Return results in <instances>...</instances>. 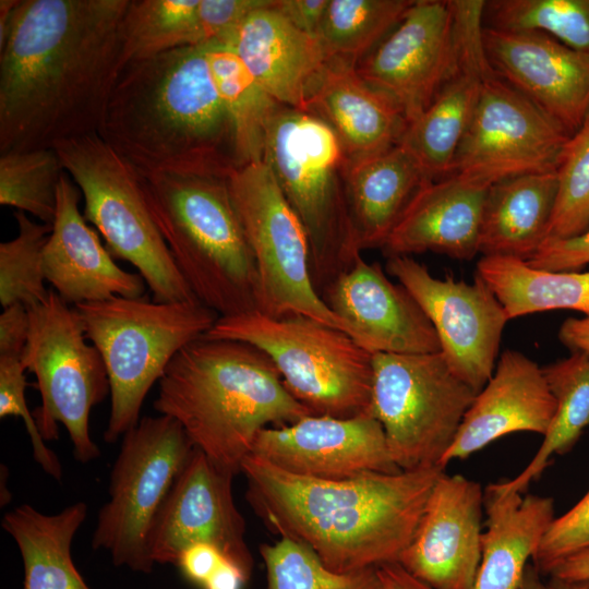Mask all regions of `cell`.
<instances>
[{"label":"cell","instance_id":"cell-30","mask_svg":"<svg viewBox=\"0 0 589 589\" xmlns=\"http://www.w3.org/2000/svg\"><path fill=\"white\" fill-rule=\"evenodd\" d=\"M424 182L418 161L401 143L375 157L348 163L347 199L360 251L384 247Z\"/></svg>","mask_w":589,"mask_h":589},{"label":"cell","instance_id":"cell-51","mask_svg":"<svg viewBox=\"0 0 589 589\" xmlns=\"http://www.w3.org/2000/svg\"><path fill=\"white\" fill-rule=\"evenodd\" d=\"M21 0L0 1V43L5 38L14 11Z\"/></svg>","mask_w":589,"mask_h":589},{"label":"cell","instance_id":"cell-27","mask_svg":"<svg viewBox=\"0 0 589 589\" xmlns=\"http://www.w3.org/2000/svg\"><path fill=\"white\" fill-rule=\"evenodd\" d=\"M304 111L333 130L349 164L393 148L408 127L399 108L368 84L356 67L335 60H327Z\"/></svg>","mask_w":589,"mask_h":589},{"label":"cell","instance_id":"cell-35","mask_svg":"<svg viewBox=\"0 0 589 589\" xmlns=\"http://www.w3.org/2000/svg\"><path fill=\"white\" fill-rule=\"evenodd\" d=\"M414 0H328L316 39L327 60L357 67L399 24Z\"/></svg>","mask_w":589,"mask_h":589},{"label":"cell","instance_id":"cell-43","mask_svg":"<svg viewBox=\"0 0 589 589\" xmlns=\"http://www.w3.org/2000/svg\"><path fill=\"white\" fill-rule=\"evenodd\" d=\"M269 2L271 0H200L202 43L225 41L252 12Z\"/></svg>","mask_w":589,"mask_h":589},{"label":"cell","instance_id":"cell-36","mask_svg":"<svg viewBox=\"0 0 589 589\" xmlns=\"http://www.w3.org/2000/svg\"><path fill=\"white\" fill-rule=\"evenodd\" d=\"M483 26L542 32L589 57V0H490Z\"/></svg>","mask_w":589,"mask_h":589},{"label":"cell","instance_id":"cell-38","mask_svg":"<svg viewBox=\"0 0 589 589\" xmlns=\"http://www.w3.org/2000/svg\"><path fill=\"white\" fill-rule=\"evenodd\" d=\"M64 172L52 148L0 154V204L52 225L57 189Z\"/></svg>","mask_w":589,"mask_h":589},{"label":"cell","instance_id":"cell-32","mask_svg":"<svg viewBox=\"0 0 589 589\" xmlns=\"http://www.w3.org/2000/svg\"><path fill=\"white\" fill-rule=\"evenodd\" d=\"M477 275L494 292L509 320L553 310L589 316V271H546L518 259L482 256Z\"/></svg>","mask_w":589,"mask_h":589},{"label":"cell","instance_id":"cell-17","mask_svg":"<svg viewBox=\"0 0 589 589\" xmlns=\"http://www.w3.org/2000/svg\"><path fill=\"white\" fill-rule=\"evenodd\" d=\"M236 474L194 448L163 503L149 532L154 564H172L187 546L205 542L252 575L245 520L235 503Z\"/></svg>","mask_w":589,"mask_h":589},{"label":"cell","instance_id":"cell-20","mask_svg":"<svg viewBox=\"0 0 589 589\" xmlns=\"http://www.w3.org/2000/svg\"><path fill=\"white\" fill-rule=\"evenodd\" d=\"M491 69L569 135L589 117V57L536 31L483 26Z\"/></svg>","mask_w":589,"mask_h":589},{"label":"cell","instance_id":"cell-24","mask_svg":"<svg viewBox=\"0 0 589 589\" xmlns=\"http://www.w3.org/2000/svg\"><path fill=\"white\" fill-rule=\"evenodd\" d=\"M555 409L542 366L522 352L507 349L465 413L441 466L445 468L454 459H466L510 433L544 435Z\"/></svg>","mask_w":589,"mask_h":589},{"label":"cell","instance_id":"cell-8","mask_svg":"<svg viewBox=\"0 0 589 589\" xmlns=\"http://www.w3.org/2000/svg\"><path fill=\"white\" fill-rule=\"evenodd\" d=\"M204 336L262 350L289 393L315 416L372 413L373 354L340 329L304 315L272 317L252 311L218 317Z\"/></svg>","mask_w":589,"mask_h":589},{"label":"cell","instance_id":"cell-26","mask_svg":"<svg viewBox=\"0 0 589 589\" xmlns=\"http://www.w3.org/2000/svg\"><path fill=\"white\" fill-rule=\"evenodd\" d=\"M274 1L252 12L225 43L271 97L304 110L327 59L317 39L294 27Z\"/></svg>","mask_w":589,"mask_h":589},{"label":"cell","instance_id":"cell-28","mask_svg":"<svg viewBox=\"0 0 589 589\" xmlns=\"http://www.w3.org/2000/svg\"><path fill=\"white\" fill-rule=\"evenodd\" d=\"M486 530L473 589H518L528 558H532L551 522L549 496L524 495L491 483L483 491Z\"/></svg>","mask_w":589,"mask_h":589},{"label":"cell","instance_id":"cell-4","mask_svg":"<svg viewBox=\"0 0 589 589\" xmlns=\"http://www.w3.org/2000/svg\"><path fill=\"white\" fill-rule=\"evenodd\" d=\"M154 408L176 420L195 448L235 474L262 429L313 414L289 393L262 350L206 336L170 361L158 381Z\"/></svg>","mask_w":589,"mask_h":589},{"label":"cell","instance_id":"cell-5","mask_svg":"<svg viewBox=\"0 0 589 589\" xmlns=\"http://www.w3.org/2000/svg\"><path fill=\"white\" fill-rule=\"evenodd\" d=\"M139 177L155 224L196 299L219 317L259 311L256 264L229 178L170 171Z\"/></svg>","mask_w":589,"mask_h":589},{"label":"cell","instance_id":"cell-42","mask_svg":"<svg viewBox=\"0 0 589 589\" xmlns=\"http://www.w3.org/2000/svg\"><path fill=\"white\" fill-rule=\"evenodd\" d=\"M585 550H589V491L551 522L532 556L533 566L540 574H550L561 562Z\"/></svg>","mask_w":589,"mask_h":589},{"label":"cell","instance_id":"cell-39","mask_svg":"<svg viewBox=\"0 0 589 589\" xmlns=\"http://www.w3.org/2000/svg\"><path fill=\"white\" fill-rule=\"evenodd\" d=\"M15 238L0 243V302L4 308L21 304L29 309L45 301L43 253L52 226L36 223L15 211Z\"/></svg>","mask_w":589,"mask_h":589},{"label":"cell","instance_id":"cell-22","mask_svg":"<svg viewBox=\"0 0 589 589\" xmlns=\"http://www.w3.org/2000/svg\"><path fill=\"white\" fill-rule=\"evenodd\" d=\"M483 5V0L454 2L459 68L431 105L408 123L400 141L418 161L426 182L450 175L478 103L482 79L490 69L482 43Z\"/></svg>","mask_w":589,"mask_h":589},{"label":"cell","instance_id":"cell-33","mask_svg":"<svg viewBox=\"0 0 589 589\" xmlns=\"http://www.w3.org/2000/svg\"><path fill=\"white\" fill-rule=\"evenodd\" d=\"M555 399L553 420L533 458L514 479L502 481L504 488L524 493L537 480L553 455L568 453L589 426V361L577 352L542 366Z\"/></svg>","mask_w":589,"mask_h":589},{"label":"cell","instance_id":"cell-19","mask_svg":"<svg viewBox=\"0 0 589 589\" xmlns=\"http://www.w3.org/2000/svg\"><path fill=\"white\" fill-rule=\"evenodd\" d=\"M483 509L480 483L442 472L398 563L432 589H473L482 557Z\"/></svg>","mask_w":589,"mask_h":589},{"label":"cell","instance_id":"cell-11","mask_svg":"<svg viewBox=\"0 0 589 589\" xmlns=\"http://www.w3.org/2000/svg\"><path fill=\"white\" fill-rule=\"evenodd\" d=\"M373 371L371 411L394 462L400 470L442 467L477 393L441 352L375 353Z\"/></svg>","mask_w":589,"mask_h":589},{"label":"cell","instance_id":"cell-34","mask_svg":"<svg viewBox=\"0 0 589 589\" xmlns=\"http://www.w3.org/2000/svg\"><path fill=\"white\" fill-rule=\"evenodd\" d=\"M200 0H129L119 26V68L202 45Z\"/></svg>","mask_w":589,"mask_h":589},{"label":"cell","instance_id":"cell-6","mask_svg":"<svg viewBox=\"0 0 589 589\" xmlns=\"http://www.w3.org/2000/svg\"><path fill=\"white\" fill-rule=\"evenodd\" d=\"M263 160L305 231L311 279L321 297L361 255L347 199L348 159L326 123L280 105L267 127Z\"/></svg>","mask_w":589,"mask_h":589},{"label":"cell","instance_id":"cell-3","mask_svg":"<svg viewBox=\"0 0 589 589\" xmlns=\"http://www.w3.org/2000/svg\"><path fill=\"white\" fill-rule=\"evenodd\" d=\"M98 134L139 173L229 178L247 165L207 43L127 64Z\"/></svg>","mask_w":589,"mask_h":589},{"label":"cell","instance_id":"cell-14","mask_svg":"<svg viewBox=\"0 0 589 589\" xmlns=\"http://www.w3.org/2000/svg\"><path fill=\"white\" fill-rule=\"evenodd\" d=\"M386 269L430 320L455 375L479 393L491 378L507 314L486 283L437 278L408 255L387 256Z\"/></svg>","mask_w":589,"mask_h":589},{"label":"cell","instance_id":"cell-37","mask_svg":"<svg viewBox=\"0 0 589 589\" xmlns=\"http://www.w3.org/2000/svg\"><path fill=\"white\" fill-rule=\"evenodd\" d=\"M265 589H384L377 567L337 573L326 567L306 544L280 538L264 543Z\"/></svg>","mask_w":589,"mask_h":589},{"label":"cell","instance_id":"cell-50","mask_svg":"<svg viewBox=\"0 0 589 589\" xmlns=\"http://www.w3.org/2000/svg\"><path fill=\"white\" fill-rule=\"evenodd\" d=\"M549 575L561 580L589 581V550L564 560Z\"/></svg>","mask_w":589,"mask_h":589},{"label":"cell","instance_id":"cell-47","mask_svg":"<svg viewBox=\"0 0 589 589\" xmlns=\"http://www.w3.org/2000/svg\"><path fill=\"white\" fill-rule=\"evenodd\" d=\"M328 0H275L274 8L294 27L316 38Z\"/></svg>","mask_w":589,"mask_h":589},{"label":"cell","instance_id":"cell-29","mask_svg":"<svg viewBox=\"0 0 589 589\" xmlns=\"http://www.w3.org/2000/svg\"><path fill=\"white\" fill-rule=\"evenodd\" d=\"M556 193L555 170L492 183L482 211L479 254L530 260L546 240Z\"/></svg>","mask_w":589,"mask_h":589},{"label":"cell","instance_id":"cell-48","mask_svg":"<svg viewBox=\"0 0 589 589\" xmlns=\"http://www.w3.org/2000/svg\"><path fill=\"white\" fill-rule=\"evenodd\" d=\"M557 336L570 352L580 353L589 361V316L565 320L560 326Z\"/></svg>","mask_w":589,"mask_h":589},{"label":"cell","instance_id":"cell-46","mask_svg":"<svg viewBox=\"0 0 589 589\" xmlns=\"http://www.w3.org/2000/svg\"><path fill=\"white\" fill-rule=\"evenodd\" d=\"M28 333L27 309L21 304L4 308L0 315V356L22 357Z\"/></svg>","mask_w":589,"mask_h":589},{"label":"cell","instance_id":"cell-7","mask_svg":"<svg viewBox=\"0 0 589 589\" xmlns=\"http://www.w3.org/2000/svg\"><path fill=\"white\" fill-rule=\"evenodd\" d=\"M74 306L107 370L110 412L104 440L109 444L139 423L149 389L173 357L207 334L219 317L199 300L158 302L115 296Z\"/></svg>","mask_w":589,"mask_h":589},{"label":"cell","instance_id":"cell-21","mask_svg":"<svg viewBox=\"0 0 589 589\" xmlns=\"http://www.w3.org/2000/svg\"><path fill=\"white\" fill-rule=\"evenodd\" d=\"M348 327L349 336L372 354L441 352L436 333L410 292L386 276L378 263L360 255L321 293Z\"/></svg>","mask_w":589,"mask_h":589},{"label":"cell","instance_id":"cell-16","mask_svg":"<svg viewBox=\"0 0 589 589\" xmlns=\"http://www.w3.org/2000/svg\"><path fill=\"white\" fill-rule=\"evenodd\" d=\"M459 68L452 0H414L399 24L360 63L358 74L417 119Z\"/></svg>","mask_w":589,"mask_h":589},{"label":"cell","instance_id":"cell-41","mask_svg":"<svg viewBox=\"0 0 589 589\" xmlns=\"http://www.w3.org/2000/svg\"><path fill=\"white\" fill-rule=\"evenodd\" d=\"M25 369L22 358L16 356H0V418H22L33 447V456L43 470L60 481L62 467L58 456L41 437L36 421L31 413L25 399Z\"/></svg>","mask_w":589,"mask_h":589},{"label":"cell","instance_id":"cell-10","mask_svg":"<svg viewBox=\"0 0 589 589\" xmlns=\"http://www.w3.org/2000/svg\"><path fill=\"white\" fill-rule=\"evenodd\" d=\"M27 311L29 333L22 363L35 375L40 394V405L33 412L38 431L45 441H53L61 423L74 458L82 464L93 461L100 450L89 433L91 411L110 394L104 360L87 344L76 308L55 290Z\"/></svg>","mask_w":589,"mask_h":589},{"label":"cell","instance_id":"cell-49","mask_svg":"<svg viewBox=\"0 0 589 589\" xmlns=\"http://www.w3.org/2000/svg\"><path fill=\"white\" fill-rule=\"evenodd\" d=\"M384 589H432L410 573L398 562L377 567Z\"/></svg>","mask_w":589,"mask_h":589},{"label":"cell","instance_id":"cell-12","mask_svg":"<svg viewBox=\"0 0 589 589\" xmlns=\"http://www.w3.org/2000/svg\"><path fill=\"white\" fill-rule=\"evenodd\" d=\"M194 445L172 418L146 416L124 433L109 481V500L99 509L94 550L110 554L118 567L151 573L153 522Z\"/></svg>","mask_w":589,"mask_h":589},{"label":"cell","instance_id":"cell-45","mask_svg":"<svg viewBox=\"0 0 589 589\" xmlns=\"http://www.w3.org/2000/svg\"><path fill=\"white\" fill-rule=\"evenodd\" d=\"M228 564L236 563L219 549L205 542L187 546L179 553L175 562V566H177L181 575L200 589Z\"/></svg>","mask_w":589,"mask_h":589},{"label":"cell","instance_id":"cell-52","mask_svg":"<svg viewBox=\"0 0 589 589\" xmlns=\"http://www.w3.org/2000/svg\"><path fill=\"white\" fill-rule=\"evenodd\" d=\"M518 589H552L549 584L541 580L539 570L532 565L525 567Z\"/></svg>","mask_w":589,"mask_h":589},{"label":"cell","instance_id":"cell-25","mask_svg":"<svg viewBox=\"0 0 589 589\" xmlns=\"http://www.w3.org/2000/svg\"><path fill=\"white\" fill-rule=\"evenodd\" d=\"M492 182L471 172H452L424 182L393 229L386 256L436 252L468 261L479 254L482 211Z\"/></svg>","mask_w":589,"mask_h":589},{"label":"cell","instance_id":"cell-9","mask_svg":"<svg viewBox=\"0 0 589 589\" xmlns=\"http://www.w3.org/2000/svg\"><path fill=\"white\" fill-rule=\"evenodd\" d=\"M84 199V218L99 231L109 253L129 262L154 300H197L178 269L152 216L139 173L98 133L55 148Z\"/></svg>","mask_w":589,"mask_h":589},{"label":"cell","instance_id":"cell-40","mask_svg":"<svg viewBox=\"0 0 589 589\" xmlns=\"http://www.w3.org/2000/svg\"><path fill=\"white\" fill-rule=\"evenodd\" d=\"M557 193L546 240L567 239L589 228V117L561 153Z\"/></svg>","mask_w":589,"mask_h":589},{"label":"cell","instance_id":"cell-13","mask_svg":"<svg viewBox=\"0 0 589 589\" xmlns=\"http://www.w3.org/2000/svg\"><path fill=\"white\" fill-rule=\"evenodd\" d=\"M228 182L256 264L259 312L272 317L304 315L349 335L313 287L305 231L269 167L264 160L248 164Z\"/></svg>","mask_w":589,"mask_h":589},{"label":"cell","instance_id":"cell-31","mask_svg":"<svg viewBox=\"0 0 589 589\" xmlns=\"http://www.w3.org/2000/svg\"><path fill=\"white\" fill-rule=\"evenodd\" d=\"M86 515V503L77 502L52 515L23 504L3 516L2 528L22 557V589H91L71 555L74 536Z\"/></svg>","mask_w":589,"mask_h":589},{"label":"cell","instance_id":"cell-2","mask_svg":"<svg viewBox=\"0 0 589 589\" xmlns=\"http://www.w3.org/2000/svg\"><path fill=\"white\" fill-rule=\"evenodd\" d=\"M442 467L320 480L249 454L245 500L280 538L306 544L322 563L348 573L397 563L411 542Z\"/></svg>","mask_w":589,"mask_h":589},{"label":"cell","instance_id":"cell-53","mask_svg":"<svg viewBox=\"0 0 589 589\" xmlns=\"http://www.w3.org/2000/svg\"><path fill=\"white\" fill-rule=\"evenodd\" d=\"M549 585L552 589H589V581H568L552 577Z\"/></svg>","mask_w":589,"mask_h":589},{"label":"cell","instance_id":"cell-18","mask_svg":"<svg viewBox=\"0 0 589 589\" xmlns=\"http://www.w3.org/2000/svg\"><path fill=\"white\" fill-rule=\"evenodd\" d=\"M250 454L289 473L320 480L401 471L372 413L347 419L311 414L267 426L257 433Z\"/></svg>","mask_w":589,"mask_h":589},{"label":"cell","instance_id":"cell-1","mask_svg":"<svg viewBox=\"0 0 589 589\" xmlns=\"http://www.w3.org/2000/svg\"><path fill=\"white\" fill-rule=\"evenodd\" d=\"M129 0H21L0 43V154L98 133Z\"/></svg>","mask_w":589,"mask_h":589},{"label":"cell","instance_id":"cell-44","mask_svg":"<svg viewBox=\"0 0 589 589\" xmlns=\"http://www.w3.org/2000/svg\"><path fill=\"white\" fill-rule=\"evenodd\" d=\"M526 262L546 271H578L589 265V228L572 238L545 240Z\"/></svg>","mask_w":589,"mask_h":589},{"label":"cell","instance_id":"cell-15","mask_svg":"<svg viewBox=\"0 0 589 589\" xmlns=\"http://www.w3.org/2000/svg\"><path fill=\"white\" fill-rule=\"evenodd\" d=\"M569 136L490 67L450 173L471 172L494 183L508 177L554 171Z\"/></svg>","mask_w":589,"mask_h":589},{"label":"cell","instance_id":"cell-23","mask_svg":"<svg viewBox=\"0 0 589 589\" xmlns=\"http://www.w3.org/2000/svg\"><path fill=\"white\" fill-rule=\"evenodd\" d=\"M82 193L64 172L57 189L52 229L43 253L46 280L67 303L100 301L115 296L141 298L146 283L120 268L80 212Z\"/></svg>","mask_w":589,"mask_h":589}]
</instances>
